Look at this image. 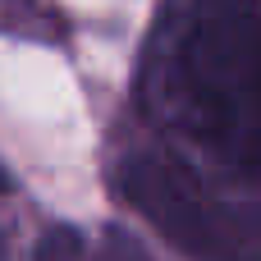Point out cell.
Segmentation results:
<instances>
[{"label": "cell", "instance_id": "6da1fadb", "mask_svg": "<svg viewBox=\"0 0 261 261\" xmlns=\"http://www.w3.org/2000/svg\"><path fill=\"white\" fill-rule=\"evenodd\" d=\"M142 110L165 147L261 179V9L257 0H165L142 60Z\"/></svg>", "mask_w": 261, "mask_h": 261}, {"label": "cell", "instance_id": "7a4b0ae2", "mask_svg": "<svg viewBox=\"0 0 261 261\" xmlns=\"http://www.w3.org/2000/svg\"><path fill=\"white\" fill-rule=\"evenodd\" d=\"M119 188L147 225L193 261H261V211L248 184L174 147H142L124 156Z\"/></svg>", "mask_w": 261, "mask_h": 261}, {"label": "cell", "instance_id": "3957f363", "mask_svg": "<svg viewBox=\"0 0 261 261\" xmlns=\"http://www.w3.org/2000/svg\"><path fill=\"white\" fill-rule=\"evenodd\" d=\"M37 261H151V252L124 229H78L55 225L37 243Z\"/></svg>", "mask_w": 261, "mask_h": 261}, {"label": "cell", "instance_id": "277c9868", "mask_svg": "<svg viewBox=\"0 0 261 261\" xmlns=\"http://www.w3.org/2000/svg\"><path fill=\"white\" fill-rule=\"evenodd\" d=\"M257 147H261V101H257Z\"/></svg>", "mask_w": 261, "mask_h": 261}, {"label": "cell", "instance_id": "5b68a950", "mask_svg": "<svg viewBox=\"0 0 261 261\" xmlns=\"http://www.w3.org/2000/svg\"><path fill=\"white\" fill-rule=\"evenodd\" d=\"M0 261H5V239H0Z\"/></svg>", "mask_w": 261, "mask_h": 261}]
</instances>
